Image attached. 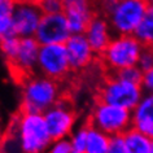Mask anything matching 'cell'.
Wrapping results in <instances>:
<instances>
[{
  "instance_id": "cell-29",
  "label": "cell",
  "mask_w": 153,
  "mask_h": 153,
  "mask_svg": "<svg viewBox=\"0 0 153 153\" xmlns=\"http://www.w3.org/2000/svg\"><path fill=\"white\" fill-rule=\"evenodd\" d=\"M147 3L148 4H153V0H147Z\"/></svg>"
},
{
  "instance_id": "cell-14",
  "label": "cell",
  "mask_w": 153,
  "mask_h": 153,
  "mask_svg": "<svg viewBox=\"0 0 153 153\" xmlns=\"http://www.w3.org/2000/svg\"><path fill=\"white\" fill-rule=\"evenodd\" d=\"M83 34L86 35L90 45L92 47L97 56L101 55L102 51L106 48V45L109 44V42L112 40V38L114 36V33L110 27L108 18L97 12L92 17V20L90 21V24L87 25Z\"/></svg>"
},
{
  "instance_id": "cell-12",
  "label": "cell",
  "mask_w": 153,
  "mask_h": 153,
  "mask_svg": "<svg viewBox=\"0 0 153 153\" xmlns=\"http://www.w3.org/2000/svg\"><path fill=\"white\" fill-rule=\"evenodd\" d=\"M65 47L73 71L85 70L94 64L96 57H99L83 33L71 34L70 38L65 42Z\"/></svg>"
},
{
  "instance_id": "cell-23",
  "label": "cell",
  "mask_w": 153,
  "mask_h": 153,
  "mask_svg": "<svg viewBox=\"0 0 153 153\" xmlns=\"http://www.w3.org/2000/svg\"><path fill=\"white\" fill-rule=\"evenodd\" d=\"M45 153H71V144L69 137L55 139L49 144Z\"/></svg>"
},
{
  "instance_id": "cell-10",
  "label": "cell",
  "mask_w": 153,
  "mask_h": 153,
  "mask_svg": "<svg viewBox=\"0 0 153 153\" xmlns=\"http://www.w3.org/2000/svg\"><path fill=\"white\" fill-rule=\"evenodd\" d=\"M71 35L64 12L61 13H43L40 24L35 33V39L39 44L65 43Z\"/></svg>"
},
{
  "instance_id": "cell-17",
  "label": "cell",
  "mask_w": 153,
  "mask_h": 153,
  "mask_svg": "<svg viewBox=\"0 0 153 153\" xmlns=\"http://www.w3.org/2000/svg\"><path fill=\"white\" fill-rule=\"evenodd\" d=\"M110 136L96 128L92 125H87V145L86 153H106Z\"/></svg>"
},
{
  "instance_id": "cell-30",
  "label": "cell",
  "mask_w": 153,
  "mask_h": 153,
  "mask_svg": "<svg viewBox=\"0 0 153 153\" xmlns=\"http://www.w3.org/2000/svg\"><path fill=\"white\" fill-rule=\"evenodd\" d=\"M91 1H92V3H95V4H96V3L99 1V0H91Z\"/></svg>"
},
{
  "instance_id": "cell-21",
  "label": "cell",
  "mask_w": 153,
  "mask_h": 153,
  "mask_svg": "<svg viewBox=\"0 0 153 153\" xmlns=\"http://www.w3.org/2000/svg\"><path fill=\"white\" fill-rule=\"evenodd\" d=\"M71 144V153H86L87 145V125L76 128L69 136Z\"/></svg>"
},
{
  "instance_id": "cell-28",
  "label": "cell",
  "mask_w": 153,
  "mask_h": 153,
  "mask_svg": "<svg viewBox=\"0 0 153 153\" xmlns=\"http://www.w3.org/2000/svg\"><path fill=\"white\" fill-rule=\"evenodd\" d=\"M30 1H34V3H36V4H40L43 0H30Z\"/></svg>"
},
{
  "instance_id": "cell-24",
  "label": "cell",
  "mask_w": 153,
  "mask_h": 153,
  "mask_svg": "<svg viewBox=\"0 0 153 153\" xmlns=\"http://www.w3.org/2000/svg\"><path fill=\"white\" fill-rule=\"evenodd\" d=\"M137 66L141 70H147V69L153 68V47H144L140 53L139 61H137Z\"/></svg>"
},
{
  "instance_id": "cell-26",
  "label": "cell",
  "mask_w": 153,
  "mask_h": 153,
  "mask_svg": "<svg viewBox=\"0 0 153 153\" xmlns=\"http://www.w3.org/2000/svg\"><path fill=\"white\" fill-rule=\"evenodd\" d=\"M106 153H127L125 147V141L122 135H113L110 136L109 147Z\"/></svg>"
},
{
  "instance_id": "cell-27",
  "label": "cell",
  "mask_w": 153,
  "mask_h": 153,
  "mask_svg": "<svg viewBox=\"0 0 153 153\" xmlns=\"http://www.w3.org/2000/svg\"><path fill=\"white\" fill-rule=\"evenodd\" d=\"M140 86L143 88L144 94H153V68L143 71V78H141Z\"/></svg>"
},
{
  "instance_id": "cell-22",
  "label": "cell",
  "mask_w": 153,
  "mask_h": 153,
  "mask_svg": "<svg viewBox=\"0 0 153 153\" xmlns=\"http://www.w3.org/2000/svg\"><path fill=\"white\" fill-rule=\"evenodd\" d=\"M114 74H117L122 79H126V81L134 82V83H139V85L141 82V78H143V70H141L137 65H132V66L125 68L120 71L114 73Z\"/></svg>"
},
{
  "instance_id": "cell-2",
  "label": "cell",
  "mask_w": 153,
  "mask_h": 153,
  "mask_svg": "<svg viewBox=\"0 0 153 153\" xmlns=\"http://www.w3.org/2000/svg\"><path fill=\"white\" fill-rule=\"evenodd\" d=\"M21 82V112L43 114L61 99L59 81L42 74H33Z\"/></svg>"
},
{
  "instance_id": "cell-9",
  "label": "cell",
  "mask_w": 153,
  "mask_h": 153,
  "mask_svg": "<svg viewBox=\"0 0 153 153\" xmlns=\"http://www.w3.org/2000/svg\"><path fill=\"white\" fill-rule=\"evenodd\" d=\"M39 48L40 44L35 39V36L21 38L18 51L14 59L9 62L10 70L17 75V79L22 81L36 71Z\"/></svg>"
},
{
  "instance_id": "cell-18",
  "label": "cell",
  "mask_w": 153,
  "mask_h": 153,
  "mask_svg": "<svg viewBox=\"0 0 153 153\" xmlns=\"http://www.w3.org/2000/svg\"><path fill=\"white\" fill-rule=\"evenodd\" d=\"M18 0H0V40L13 34V12Z\"/></svg>"
},
{
  "instance_id": "cell-7",
  "label": "cell",
  "mask_w": 153,
  "mask_h": 153,
  "mask_svg": "<svg viewBox=\"0 0 153 153\" xmlns=\"http://www.w3.org/2000/svg\"><path fill=\"white\" fill-rule=\"evenodd\" d=\"M36 71L59 82L66 78L73 70L65 43L40 44Z\"/></svg>"
},
{
  "instance_id": "cell-20",
  "label": "cell",
  "mask_w": 153,
  "mask_h": 153,
  "mask_svg": "<svg viewBox=\"0 0 153 153\" xmlns=\"http://www.w3.org/2000/svg\"><path fill=\"white\" fill-rule=\"evenodd\" d=\"M20 40L21 38L16 35V34H10V35L0 40V51H1V55L4 56V59L7 60L8 64L16 56L18 47H20Z\"/></svg>"
},
{
  "instance_id": "cell-3",
  "label": "cell",
  "mask_w": 153,
  "mask_h": 153,
  "mask_svg": "<svg viewBox=\"0 0 153 153\" xmlns=\"http://www.w3.org/2000/svg\"><path fill=\"white\" fill-rule=\"evenodd\" d=\"M13 128L22 153H45L53 140L42 113L21 112Z\"/></svg>"
},
{
  "instance_id": "cell-8",
  "label": "cell",
  "mask_w": 153,
  "mask_h": 153,
  "mask_svg": "<svg viewBox=\"0 0 153 153\" xmlns=\"http://www.w3.org/2000/svg\"><path fill=\"white\" fill-rule=\"evenodd\" d=\"M43 116L53 140L61 139V137H69L74 131L76 121L75 112L70 102L68 100H64L62 97L48 110H45Z\"/></svg>"
},
{
  "instance_id": "cell-15",
  "label": "cell",
  "mask_w": 153,
  "mask_h": 153,
  "mask_svg": "<svg viewBox=\"0 0 153 153\" xmlns=\"http://www.w3.org/2000/svg\"><path fill=\"white\" fill-rule=\"evenodd\" d=\"M132 127L153 140V94H144L139 104L132 109Z\"/></svg>"
},
{
  "instance_id": "cell-13",
  "label": "cell",
  "mask_w": 153,
  "mask_h": 153,
  "mask_svg": "<svg viewBox=\"0 0 153 153\" xmlns=\"http://www.w3.org/2000/svg\"><path fill=\"white\" fill-rule=\"evenodd\" d=\"M64 14L71 34L85 33L87 25L96 14V5L91 0H62Z\"/></svg>"
},
{
  "instance_id": "cell-4",
  "label": "cell",
  "mask_w": 153,
  "mask_h": 153,
  "mask_svg": "<svg viewBox=\"0 0 153 153\" xmlns=\"http://www.w3.org/2000/svg\"><path fill=\"white\" fill-rule=\"evenodd\" d=\"M143 48L144 45L135 36V34H128V35L114 34L112 40L99 56V59L106 68V70L114 74L125 68L137 65Z\"/></svg>"
},
{
  "instance_id": "cell-16",
  "label": "cell",
  "mask_w": 153,
  "mask_h": 153,
  "mask_svg": "<svg viewBox=\"0 0 153 153\" xmlns=\"http://www.w3.org/2000/svg\"><path fill=\"white\" fill-rule=\"evenodd\" d=\"M127 153H149L153 145V140L135 127H130L122 134Z\"/></svg>"
},
{
  "instance_id": "cell-6",
  "label": "cell",
  "mask_w": 153,
  "mask_h": 153,
  "mask_svg": "<svg viewBox=\"0 0 153 153\" xmlns=\"http://www.w3.org/2000/svg\"><path fill=\"white\" fill-rule=\"evenodd\" d=\"M90 125L109 136L122 135L132 126V110L97 100L91 110Z\"/></svg>"
},
{
  "instance_id": "cell-11",
  "label": "cell",
  "mask_w": 153,
  "mask_h": 153,
  "mask_svg": "<svg viewBox=\"0 0 153 153\" xmlns=\"http://www.w3.org/2000/svg\"><path fill=\"white\" fill-rule=\"evenodd\" d=\"M43 17L40 5L30 0H18L13 12V34L20 38L34 36Z\"/></svg>"
},
{
  "instance_id": "cell-31",
  "label": "cell",
  "mask_w": 153,
  "mask_h": 153,
  "mask_svg": "<svg viewBox=\"0 0 153 153\" xmlns=\"http://www.w3.org/2000/svg\"><path fill=\"white\" fill-rule=\"evenodd\" d=\"M149 153H153V145H152V149H151V152H149Z\"/></svg>"
},
{
  "instance_id": "cell-5",
  "label": "cell",
  "mask_w": 153,
  "mask_h": 153,
  "mask_svg": "<svg viewBox=\"0 0 153 153\" xmlns=\"http://www.w3.org/2000/svg\"><path fill=\"white\" fill-rule=\"evenodd\" d=\"M143 96L144 91L139 83L128 82L120 78L117 74L109 75L102 82L97 92L99 101H104L128 110L135 108Z\"/></svg>"
},
{
  "instance_id": "cell-19",
  "label": "cell",
  "mask_w": 153,
  "mask_h": 153,
  "mask_svg": "<svg viewBox=\"0 0 153 153\" xmlns=\"http://www.w3.org/2000/svg\"><path fill=\"white\" fill-rule=\"evenodd\" d=\"M135 36L144 47H153V4H149L143 20L137 26Z\"/></svg>"
},
{
  "instance_id": "cell-1",
  "label": "cell",
  "mask_w": 153,
  "mask_h": 153,
  "mask_svg": "<svg viewBox=\"0 0 153 153\" xmlns=\"http://www.w3.org/2000/svg\"><path fill=\"white\" fill-rule=\"evenodd\" d=\"M96 12L108 18L114 34H135L148 8L147 0H99Z\"/></svg>"
},
{
  "instance_id": "cell-25",
  "label": "cell",
  "mask_w": 153,
  "mask_h": 153,
  "mask_svg": "<svg viewBox=\"0 0 153 153\" xmlns=\"http://www.w3.org/2000/svg\"><path fill=\"white\" fill-rule=\"evenodd\" d=\"M39 5L43 13H61L64 10L62 0H43Z\"/></svg>"
}]
</instances>
